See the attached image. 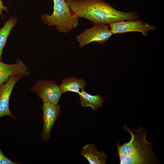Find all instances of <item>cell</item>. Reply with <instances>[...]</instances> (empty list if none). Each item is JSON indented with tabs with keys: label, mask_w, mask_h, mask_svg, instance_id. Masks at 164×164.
<instances>
[{
	"label": "cell",
	"mask_w": 164,
	"mask_h": 164,
	"mask_svg": "<svg viewBox=\"0 0 164 164\" xmlns=\"http://www.w3.org/2000/svg\"><path fill=\"white\" fill-rule=\"evenodd\" d=\"M72 13L86 18L94 25H109L121 20H138L136 12L118 11L104 0H65Z\"/></svg>",
	"instance_id": "obj_1"
},
{
	"label": "cell",
	"mask_w": 164,
	"mask_h": 164,
	"mask_svg": "<svg viewBox=\"0 0 164 164\" xmlns=\"http://www.w3.org/2000/svg\"><path fill=\"white\" fill-rule=\"evenodd\" d=\"M123 129L131 135L128 142L120 145L117 141L116 145L120 164H159V159L152 150V142L146 138L148 130L139 127L138 130L128 127L124 125Z\"/></svg>",
	"instance_id": "obj_2"
},
{
	"label": "cell",
	"mask_w": 164,
	"mask_h": 164,
	"mask_svg": "<svg viewBox=\"0 0 164 164\" xmlns=\"http://www.w3.org/2000/svg\"><path fill=\"white\" fill-rule=\"evenodd\" d=\"M53 12L51 15L43 13V21L48 26H56L60 32H69L78 25L79 18L73 15L65 0H53Z\"/></svg>",
	"instance_id": "obj_3"
},
{
	"label": "cell",
	"mask_w": 164,
	"mask_h": 164,
	"mask_svg": "<svg viewBox=\"0 0 164 164\" xmlns=\"http://www.w3.org/2000/svg\"><path fill=\"white\" fill-rule=\"evenodd\" d=\"M94 26L85 29L77 36L79 46L82 47L94 42H97L102 45L108 40L113 33L106 25H94Z\"/></svg>",
	"instance_id": "obj_4"
},
{
	"label": "cell",
	"mask_w": 164,
	"mask_h": 164,
	"mask_svg": "<svg viewBox=\"0 0 164 164\" xmlns=\"http://www.w3.org/2000/svg\"><path fill=\"white\" fill-rule=\"evenodd\" d=\"M43 102L57 104L63 94L60 86L52 80H38L31 88Z\"/></svg>",
	"instance_id": "obj_5"
},
{
	"label": "cell",
	"mask_w": 164,
	"mask_h": 164,
	"mask_svg": "<svg viewBox=\"0 0 164 164\" xmlns=\"http://www.w3.org/2000/svg\"><path fill=\"white\" fill-rule=\"evenodd\" d=\"M111 31L113 34H122L129 32H141L143 36H146L150 30L156 29L152 25H149L141 20H121L108 25Z\"/></svg>",
	"instance_id": "obj_6"
},
{
	"label": "cell",
	"mask_w": 164,
	"mask_h": 164,
	"mask_svg": "<svg viewBox=\"0 0 164 164\" xmlns=\"http://www.w3.org/2000/svg\"><path fill=\"white\" fill-rule=\"evenodd\" d=\"M43 127L41 134L42 139L47 141L50 136V133L55 122L61 114L60 106L57 104L43 102L41 107Z\"/></svg>",
	"instance_id": "obj_7"
},
{
	"label": "cell",
	"mask_w": 164,
	"mask_h": 164,
	"mask_svg": "<svg viewBox=\"0 0 164 164\" xmlns=\"http://www.w3.org/2000/svg\"><path fill=\"white\" fill-rule=\"evenodd\" d=\"M24 76L20 75H13L6 82L0 85V118L9 116L16 119L10 111L9 98L15 84Z\"/></svg>",
	"instance_id": "obj_8"
},
{
	"label": "cell",
	"mask_w": 164,
	"mask_h": 164,
	"mask_svg": "<svg viewBox=\"0 0 164 164\" xmlns=\"http://www.w3.org/2000/svg\"><path fill=\"white\" fill-rule=\"evenodd\" d=\"M14 64H9L0 60V85L6 82L12 76L20 75L26 76L29 73V68L19 60Z\"/></svg>",
	"instance_id": "obj_9"
},
{
	"label": "cell",
	"mask_w": 164,
	"mask_h": 164,
	"mask_svg": "<svg viewBox=\"0 0 164 164\" xmlns=\"http://www.w3.org/2000/svg\"><path fill=\"white\" fill-rule=\"evenodd\" d=\"M90 164H106L107 154L103 151H99L94 144H87L80 152Z\"/></svg>",
	"instance_id": "obj_10"
},
{
	"label": "cell",
	"mask_w": 164,
	"mask_h": 164,
	"mask_svg": "<svg viewBox=\"0 0 164 164\" xmlns=\"http://www.w3.org/2000/svg\"><path fill=\"white\" fill-rule=\"evenodd\" d=\"M86 85L85 81L82 78L77 79L75 77L64 78L60 87L62 93L71 92L78 94L84 90Z\"/></svg>",
	"instance_id": "obj_11"
},
{
	"label": "cell",
	"mask_w": 164,
	"mask_h": 164,
	"mask_svg": "<svg viewBox=\"0 0 164 164\" xmlns=\"http://www.w3.org/2000/svg\"><path fill=\"white\" fill-rule=\"evenodd\" d=\"M78 94L80 105L83 107H90L94 111L103 107L104 100L100 94L91 95L84 90H82Z\"/></svg>",
	"instance_id": "obj_12"
},
{
	"label": "cell",
	"mask_w": 164,
	"mask_h": 164,
	"mask_svg": "<svg viewBox=\"0 0 164 164\" xmlns=\"http://www.w3.org/2000/svg\"><path fill=\"white\" fill-rule=\"evenodd\" d=\"M17 22L16 17H10L5 23L4 26L0 28V60L1 61L3 49L12 29Z\"/></svg>",
	"instance_id": "obj_13"
},
{
	"label": "cell",
	"mask_w": 164,
	"mask_h": 164,
	"mask_svg": "<svg viewBox=\"0 0 164 164\" xmlns=\"http://www.w3.org/2000/svg\"><path fill=\"white\" fill-rule=\"evenodd\" d=\"M19 162H13L6 157L3 154L0 147V164H18Z\"/></svg>",
	"instance_id": "obj_14"
},
{
	"label": "cell",
	"mask_w": 164,
	"mask_h": 164,
	"mask_svg": "<svg viewBox=\"0 0 164 164\" xmlns=\"http://www.w3.org/2000/svg\"><path fill=\"white\" fill-rule=\"evenodd\" d=\"M3 1L2 0H0V16H1L2 19L3 20H4L2 11H5L7 13H9V12L8 9L9 7L5 6L3 5Z\"/></svg>",
	"instance_id": "obj_15"
}]
</instances>
